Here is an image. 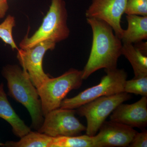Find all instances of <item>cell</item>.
Returning <instances> with one entry per match:
<instances>
[{
	"label": "cell",
	"instance_id": "6da1fadb",
	"mask_svg": "<svg viewBox=\"0 0 147 147\" xmlns=\"http://www.w3.org/2000/svg\"><path fill=\"white\" fill-rule=\"evenodd\" d=\"M86 20L92 29V41L88 59L82 70L84 80L101 69L117 68L123 46L120 38L109 24L97 18H86Z\"/></svg>",
	"mask_w": 147,
	"mask_h": 147
},
{
	"label": "cell",
	"instance_id": "7a4b0ae2",
	"mask_svg": "<svg viewBox=\"0 0 147 147\" xmlns=\"http://www.w3.org/2000/svg\"><path fill=\"white\" fill-rule=\"evenodd\" d=\"M3 74L7 82L9 94L27 108L33 128L38 130L44 119L41 101L28 72L18 66L8 65L4 67Z\"/></svg>",
	"mask_w": 147,
	"mask_h": 147
},
{
	"label": "cell",
	"instance_id": "3957f363",
	"mask_svg": "<svg viewBox=\"0 0 147 147\" xmlns=\"http://www.w3.org/2000/svg\"><path fill=\"white\" fill-rule=\"evenodd\" d=\"M67 12L63 0H52L51 5L41 26L30 37L25 36L20 44L21 49L31 48L40 42L50 40L56 43L69 36Z\"/></svg>",
	"mask_w": 147,
	"mask_h": 147
},
{
	"label": "cell",
	"instance_id": "277c9868",
	"mask_svg": "<svg viewBox=\"0 0 147 147\" xmlns=\"http://www.w3.org/2000/svg\"><path fill=\"white\" fill-rule=\"evenodd\" d=\"M84 79L82 71L71 68L61 76L50 78L37 88L43 116L59 108L69 92L81 87Z\"/></svg>",
	"mask_w": 147,
	"mask_h": 147
},
{
	"label": "cell",
	"instance_id": "5b68a950",
	"mask_svg": "<svg viewBox=\"0 0 147 147\" xmlns=\"http://www.w3.org/2000/svg\"><path fill=\"white\" fill-rule=\"evenodd\" d=\"M105 71L106 75L102 77L99 84L84 90L74 97L64 98L60 108L77 109L98 98L124 92L125 84L127 77L126 71L117 68Z\"/></svg>",
	"mask_w": 147,
	"mask_h": 147
},
{
	"label": "cell",
	"instance_id": "8992f818",
	"mask_svg": "<svg viewBox=\"0 0 147 147\" xmlns=\"http://www.w3.org/2000/svg\"><path fill=\"white\" fill-rule=\"evenodd\" d=\"M131 98L129 94L123 92L98 98L77 108L76 113L86 119V134L92 137L97 134L102 123L115 109Z\"/></svg>",
	"mask_w": 147,
	"mask_h": 147
},
{
	"label": "cell",
	"instance_id": "52a82bcc",
	"mask_svg": "<svg viewBox=\"0 0 147 147\" xmlns=\"http://www.w3.org/2000/svg\"><path fill=\"white\" fill-rule=\"evenodd\" d=\"M76 113L74 109L59 108L52 110L44 116L38 131L52 137L79 136L86 127L76 118Z\"/></svg>",
	"mask_w": 147,
	"mask_h": 147
},
{
	"label": "cell",
	"instance_id": "ba28073f",
	"mask_svg": "<svg viewBox=\"0 0 147 147\" xmlns=\"http://www.w3.org/2000/svg\"><path fill=\"white\" fill-rule=\"evenodd\" d=\"M55 45V42L45 40L31 48L17 50V57L20 64L28 72L36 89L50 78L43 70L42 61L46 52L48 50H53Z\"/></svg>",
	"mask_w": 147,
	"mask_h": 147
},
{
	"label": "cell",
	"instance_id": "9c48e42d",
	"mask_svg": "<svg viewBox=\"0 0 147 147\" xmlns=\"http://www.w3.org/2000/svg\"><path fill=\"white\" fill-rule=\"evenodd\" d=\"M127 0H92L85 13L86 18H95L105 21L112 27L120 38L123 31L121 18L125 13Z\"/></svg>",
	"mask_w": 147,
	"mask_h": 147
},
{
	"label": "cell",
	"instance_id": "30bf717a",
	"mask_svg": "<svg viewBox=\"0 0 147 147\" xmlns=\"http://www.w3.org/2000/svg\"><path fill=\"white\" fill-rule=\"evenodd\" d=\"M98 130L92 136L94 147L128 146L137 132L133 127L110 120L105 121Z\"/></svg>",
	"mask_w": 147,
	"mask_h": 147
},
{
	"label": "cell",
	"instance_id": "8fae6325",
	"mask_svg": "<svg viewBox=\"0 0 147 147\" xmlns=\"http://www.w3.org/2000/svg\"><path fill=\"white\" fill-rule=\"evenodd\" d=\"M110 120L131 127L142 128L147 125V96L131 104L122 103L111 113Z\"/></svg>",
	"mask_w": 147,
	"mask_h": 147
},
{
	"label": "cell",
	"instance_id": "7c38bea8",
	"mask_svg": "<svg viewBox=\"0 0 147 147\" xmlns=\"http://www.w3.org/2000/svg\"><path fill=\"white\" fill-rule=\"evenodd\" d=\"M0 118L10 125L16 137L22 138L31 131L30 128L18 117L11 105L3 83L0 84Z\"/></svg>",
	"mask_w": 147,
	"mask_h": 147
},
{
	"label": "cell",
	"instance_id": "4fadbf2b",
	"mask_svg": "<svg viewBox=\"0 0 147 147\" xmlns=\"http://www.w3.org/2000/svg\"><path fill=\"white\" fill-rule=\"evenodd\" d=\"M127 29L121 38L122 43L133 44L147 38V16L127 15Z\"/></svg>",
	"mask_w": 147,
	"mask_h": 147
},
{
	"label": "cell",
	"instance_id": "5bb4252c",
	"mask_svg": "<svg viewBox=\"0 0 147 147\" xmlns=\"http://www.w3.org/2000/svg\"><path fill=\"white\" fill-rule=\"evenodd\" d=\"M123 55L131 64L134 74V78L147 76V57L133 44L123 43L121 51Z\"/></svg>",
	"mask_w": 147,
	"mask_h": 147
},
{
	"label": "cell",
	"instance_id": "9a60e30c",
	"mask_svg": "<svg viewBox=\"0 0 147 147\" xmlns=\"http://www.w3.org/2000/svg\"><path fill=\"white\" fill-rule=\"evenodd\" d=\"M18 142H7L4 146L10 147H51L53 137L44 133L31 131Z\"/></svg>",
	"mask_w": 147,
	"mask_h": 147
},
{
	"label": "cell",
	"instance_id": "2e32d148",
	"mask_svg": "<svg viewBox=\"0 0 147 147\" xmlns=\"http://www.w3.org/2000/svg\"><path fill=\"white\" fill-rule=\"evenodd\" d=\"M51 147H94L92 137L86 134L53 137Z\"/></svg>",
	"mask_w": 147,
	"mask_h": 147
},
{
	"label": "cell",
	"instance_id": "e0dca14e",
	"mask_svg": "<svg viewBox=\"0 0 147 147\" xmlns=\"http://www.w3.org/2000/svg\"><path fill=\"white\" fill-rule=\"evenodd\" d=\"M15 26V19L9 15L4 21L0 24V38L6 44L10 45L12 49L18 50L12 36V29Z\"/></svg>",
	"mask_w": 147,
	"mask_h": 147
},
{
	"label": "cell",
	"instance_id": "ac0fdd59",
	"mask_svg": "<svg viewBox=\"0 0 147 147\" xmlns=\"http://www.w3.org/2000/svg\"><path fill=\"white\" fill-rule=\"evenodd\" d=\"M124 92L147 96V76L126 80Z\"/></svg>",
	"mask_w": 147,
	"mask_h": 147
},
{
	"label": "cell",
	"instance_id": "d6986e66",
	"mask_svg": "<svg viewBox=\"0 0 147 147\" xmlns=\"http://www.w3.org/2000/svg\"><path fill=\"white\" fill-rule=\"evenodd\" d=\"M125 13L147 16V0H127Z\"/></svg>",
	"mask_w": 147,
	"mask_h": 147
},
{
	"label": "cell",
	"instance_id": "ffe728a7",
	"mask_svg": "<svg viewBox=\"0 0 147 147\" xmlns=\"http://www.w3.org/2000/svg\"><path fill=\"white\" fill-rule=\"evenodd\" d=\"M128 146L131 147H147V131L144 130L141 132H136L134 138Z\"/></svg>",
	"mask_w": 147,
	"mask_h": 147
},
{
	"label": "cell",
	"instance_id": "44dd1931",
	"mask_svg": "<svg viewBox=\"0 0 147 147\" xmlns=\"http://www.w3.org/2000/svg\"><path fill=\"white\" fill-rule=\"evenodd\" d=\"M8 7L7 0H0V18L4 17Z\"/></svg>",
	"mask_w": 147,
	"mask_h": 147
},
{
	"label": "cell",
	"instance_id": "7402d4cb",
	"mask_svg": "<svg viewBox=\"0 0 147 147\" xmlns=\"http://www.w3.org/2000/svg\"><path fill=\"white\" fill-rule=\"evenodd\" d=\"M4 144L0 143V146H3Z\"/></svg>",
	"mask_w": 147,
	"mask_h": 147
}]
</instances>
